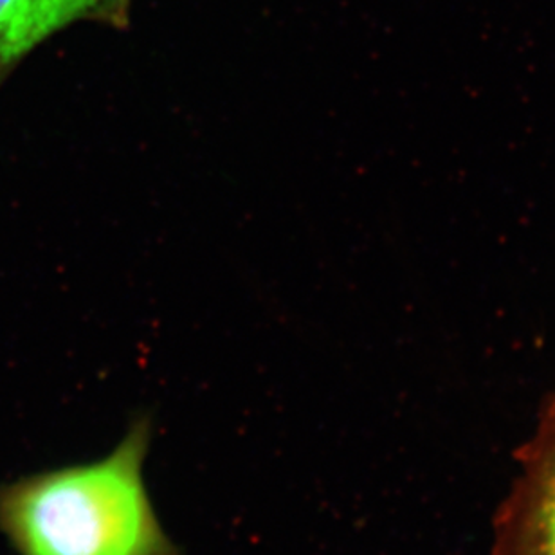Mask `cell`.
<instances>
[{
	"label": "cell",
	"instance_id": "cell-1",
	"mask_svg": "<svg viewBox=\"0 0 555 555\" xmlns=\"http://www.w3.org/2000/svg\"><path fill=\"white\" fill-rule=\"evenodd\" d=\"M152 437L141 415L105 459L0 486V534L18 555H184L144 481Z\"/></svg>",
	"mask_w": 555,
	"mask_h": 555
},
{
	"label": "cell",
	"instance_id": "cell-2",
	"mask_svg": "<svg viewBox=\"0 0 555 555\" xmlns=\"http://www.w3.org/2000/svg\"><path fill=\"white\" fill-rule=\"evenodd\" d=\"M516 460L519 475L492 519L489 555H555V393Z\"/></svg>",
	"mask_w": 555,
	"mask_h": 555
},
{
	"label": "cell",
	"instance_id": "cell-3",
	"mask_svg": "<svg viewBox=\"0 0 555 555\" xmlns=\"http://www.w3.org/2000/svg\"><path fill=\"white\" fill-rule=\"evenodd\" d=\"M130 0H0V83L27 54L78 22L124 27Z\"/></svg>",
	"mask_w": 555,
	"mask_h": 555
}]
</instances>
